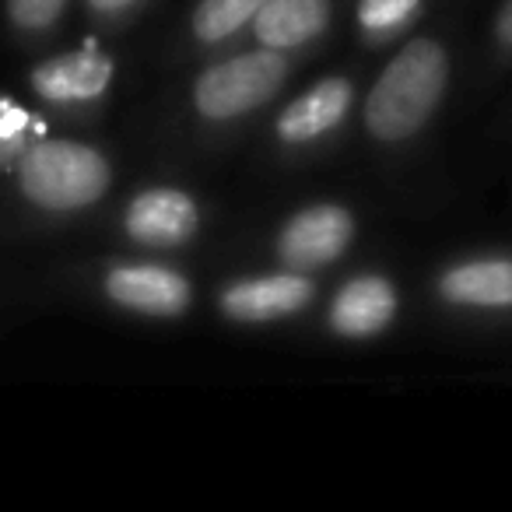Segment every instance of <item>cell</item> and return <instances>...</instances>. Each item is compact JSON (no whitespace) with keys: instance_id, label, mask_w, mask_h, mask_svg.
<instances>
[{"instance_id":"5bb4252c","label":"cell","mask_w":512,"mask_h":512,"mask_svg":"<svg viewBox=\"0 0 512 512\" xmlns=\"http://www.w3.org/2000/svg\"><path fill=\"white\" fill-rule=\"evenodd\" d=\"M428 0H355V29L365 43H390L404 36Z\"/></svg>"},{"instance_id":"e0dca14e","label":"cell","mask_w":512,"mask_h":512,"mask_svg":"<svg viewBox=\"0 0 512 512\" xmlns=\"http://www.w3.org/2000/svg\"><path fill=\"white\" fill-rule=\"evenodd\" d=\"M81 4H85L88 15L99 18V22H120V18L134 15L144 0H81Z\"/></svg>"},{"instance_id":"52a82bcc","label":"cell","mask_w":512,"mask_h":512,"mask_svg":"<svg viewBox=\"0 0 512 512\" xmlns=\"http://www.w3.org/2000/svg\"><path fill=\"white\" fill-rule=\"evenodd\" d=\"M99 288L109 306L144 320H183L197 302L193 281L179 267L151 260H123L106 267Z\"/></svg>"},{"instance_id":"8fae6325","label":"cell","mask_w":512,"mask_h":512,"mask_svg":"<svg viewBox=\"0 0 512 512\" xmlns=\"http://www.w3.org/2000/svg\"><path fill=\"white\" fill-rule=\"evenodd\" d=\"M435 295L463 313H509L512 256H467L435 274Z\"/></svg>"},{"instance_id":"ba28073f","label":"cell","mask_w":512,"mask_h":512,"mask_svg":"<svg viewBox=\"0 0 512 512\" xmlns=\"http://www.w3.org/2000/svg\"><path fill=\"white\" fill-rule=\"evenodd\" d=\"M316 299V281L313 274L302 271H267V274H249V278H235L218 288V313L228 323L239 327H264V323L295 320L306 313Z\"/></svg>"},{"instance_id":"ac0fdd59","label":"cell","mask_w":512,"mask_h":512,"mask_svg":"<svg viewBox=\"0 0 512 512\" xmlns=\"http://www.w3.org/2000/svg\"><path fill=\"white\" fill-rule=\"evenodd\" d=\"M491 39L502 53H512V0H502L491 22Z\"/></svg>"},{"instance_id":"2e32d148","label":"cell","mask_w":512,"mask_h":512,"mask_svg":"<svg viewBox=\"0 0 512 512\" xmlns=\"http://www.w3.org/2000/svg\"><path fill=\"white\" fill-rule=\"evenodd\" d=\"M25 120H29V116H25L15 102H0V172L11 169L18 151L36 137V134H29V123Z\"/></svg>"},{"instance_id":"6da1fadb","label":"cell","mask_w":512,"mask_h":512,"mask_svg":"<svg viewBox=\"0 0 512 512\" xmlns=\"http://www.w3.org/2000/svg\"><path fill=\"white\" fill-rule=\"evenodd\" d=\"M453 81V53L439 36H414L376 74L362 102L365 137L379 148H404L432 127Z\"/></svg>"},{"instance_id":"4fadbf2b","label":"cell","mask_w":512,"mask_h":512,"mask_svg":"<svg viewBox=\"0 0 512 512\" xmlns=\"http://www.w3.org/2000/svg\"><path fill=\"white\" fill-rule=\"evenodd\" d=\"M267 0H197L190 11V39L197 46H225L253 25Z\"/></svg>"},{"instance_id":"9a60e30c","label":"cell","mask_w":512,"mask_h":512,"mask_svg":"<svg viewBox=\"0 0 512 512\" xmlns=\"http://www.w3.org/2000/svg\"><path fill=\"white\" fill-rule=\"evenodd\" d=\"M71 0H4V22L15 36H46L67 15Z\"/></svg>"},{"instance_id":"30bf717a","label":"cell","mask_w":512,"mask_h":512,"mask_svg":"<svg viewBox=\"0 0 512 512\" xmlns=\"http://www.w3.org/2000/svg\"><path fill=\"white\" fill-rule=\"evenodd\" d=\"M400 288L379 271H362L334 292L327 306V330L341 341H376L397 323Z\"/></svg>"},{"instance_id":"8992f818","label":"cell","mask_w":512,"mask_h":512,"mask_svg":"<svg viewBox=\"0 0 512 512\" xmlns=\"http://www.w3.org/2000/svg\"><path fill=\"white\" fill-rule=\"evenodd\" d=\"M204 232V204L176 183H151L127 197L120 211V235L141 249L169 253L190 246Z\"/></svg>"},{"instance_id":"3957f363","label":"cell","mask_w":512,"mask_h":512,"mask_svg":"<svg viewBox=\"0 0 512 512\" xmlns=\"http://www.w3.org/2000/svg\"><path fill=\"white\" fill-rule=\"evenodd\" d=\"M288 74H292V53L253 46V50L218 57L214 64H207L190 81L186 99H190V109L200 123L232 127V123L253 116L256 109H264L271 99H278Z\"/></svg>"},{"instance_id":"277c9868","label":"cell","mask_w":512,"mask_h":512,"mask_svg":"<svg viewBox=\"0 0 512 512\" xmlns=\"http://www.w3.org/2000/svg\"><path fill=\"white\" fill-rule=\"evenodd\" d=\"M116 78H120L116 53L99 43H81L32 64V71L25 74V88L46 109L85 113L109 99Z\"/></svg>"},{"instance_id":"5b68a950","label":"cell","mask_w":512,"mask_h":512,"mask_svg":"<svg viewBox=\"0 0 512 512\" xmlns=\"http://www.w3.org/2000/svg\"><path fill=\"white\" fill-rule=\"evenodd\" d=\"M358 235V218L341 200H316L292 211L274 232V260L288 271L316 274L337 264Z\"/></svg>"},{"instance_id":"7c38bea8","label":"cell","mask_w":512,"mask_h":512,"mask_svg":"<svg viewBox=\"0 0 512 512\" xmlns=\"http://www.w3.org/2000/svg\"><path fill=\"white\" fill-rule=\"evenodd\" d=\"M334 25V0H267L249 25L253 46L299 53L327 36Z\"/></svg>"},{"instance_id":"9c48e42d","label":"cell","mask_w":512,"mask_h":512,"mask_svg":"<svg viewBox=\"0 0 512 512\" xmlns=\"http://www.w3.org/2000/svg\"><path fill=\"white\" fill-rule=\"evenodd\" d=\"M355 92L358 88L348 74H327L313 81L274 116V141L285 151H306L313 144H323L348 123Z\"/></svg>"},{"instance_id":"7a4b0ae2","label":"cell","mask_w":512,"mask_h":512,"mask_svg":"<svg viewBox=\"0 0 512 512\" xmlns=\"http://www.w3.org/2000/svg\"><path fill=\"white\" fill-rule=\"evenodd\" d=\"M8 179L25 207L50 218H74L109 197L116 162L92 141L32 137L11 162Z\"/></svg>"}]
</instances>
